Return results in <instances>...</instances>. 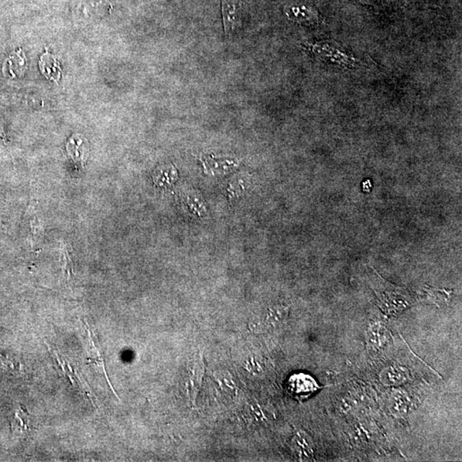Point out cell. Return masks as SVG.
I'll use <instances>...</instances> for the list:
<instances>
[{"label": "cell", "instance_id": "obj_6", "mask_svg": "<svg viewBox=\"0 0 462 462\" xmlns=\"http://www.w3.org/2000/svg\"><path fill=\"white\" fill-rule=\"evenodd\" d=\"M381 1H383V0H361V2L368 3V5H372V3H379Z\"/></svg>", "mask_w": 462, "mask_h": 462}, {"label": "cell", "instance_id": "obj_2", "mask_svg": "<svg viewBox=\"0 0 462 462\" xmlns=\"http://www.w3.org/2000/svg\"><path fill=\"white\" fill-rule=\"evenodd\" d=\"M318 389L317 383L311 376L299 373L290 376L287 383V392L298 400L308 398Z\"/></svg>", "mask_w": 462, "mask_h": 462}, {"label": "cell", "instance_id": "obj_1", "mask_svg": "<svg viewBox=\"0 0 462 462\" xmlns=\"http://www.w3.org/2000/svg\"><path fill=\"white\" fill-rule=\"evenodd\" d=\"M311 51L317 57L330 63L341 65V66L352 67L357 64L358 60L345 53L337 47L329 43H317L311 44Z\"/></svg>", "mask_w": 462, "mask_h": 462}, {"label": "cell", "instance_id": "obj_4", "mask_svg": "<svg viewBox=\"0 0 462 462\" xmlns=\"http://www.w3.org/2000/svg\"><path fill=\"white\" fill-rule=\"evenodd\" d=\"M289 18L299 23H314L317 22V12L311 7L305 5H293L285 10Z\"/></svg>", "mask_w": 462, "mask_h": 462}, {"label": "cell", "instance_id": "obj_3", "mask_svg": "<svg viewBox=\"0 0 462 462\" xmlns=\"http://www.w3.org/2000/svg\"><path fill=\"white\" fill-rule=\"evenodd\" d=\"M225 36L234 30L239 22L240 5L233 0H221Z\"/></svg>", "mask_w": 462, "mask_h": 462}, {"label": "cell", "instance_id": "obj_5", "mask_svg": "<svg viewBox=\"0 0 462 462\" xmlns=\"http://www.w3.org/2000/svg\"><path fill=\"white\" fill-rule=\"evenodd\" d=\"M40 68L43 75L51 81L57 82L61 75L60 62L57 57L46 53L40 58Z\"/></svg>", "mask_w": 462, "mask_h": 462}]
</instances>
